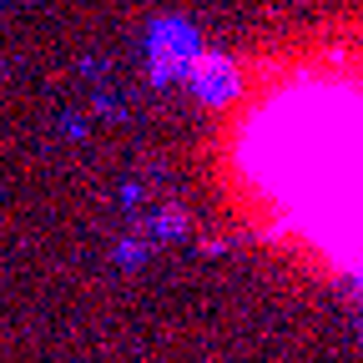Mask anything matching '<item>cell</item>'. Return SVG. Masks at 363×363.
Returning <instances> with one entry per match:
<instances>
[{"mask_svg": "<svg viewBox=\"0 0 363 363\" xmlns=\"http://www.w3.org/2000/svg\"><path fill=\"white\" fill-rule=\"evenodd\" d=\"M233 182L272 242L363 283V66L303 61L247 91Z\"/></svg>", "mask_w": 363, "mask_h": 363, "instance_id": "6da1fadb", "label": "cell"}]
</instances>
